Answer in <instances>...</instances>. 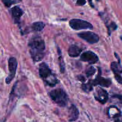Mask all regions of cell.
<instances>
[{
    "label": "cell",
    "mask_w": 122,
    "mask_h": 122,
    "mask_svg": "<svg viewBox=\"0 0 122 122\" xmlns=\"http://www.w3.org/2000/svg\"><path fill=\"white\" fill-rule=\"evenodd\" d=\"M31 58L34 62L42 60L44 57L45 45L44 41L39 36L32 37L28 44Z\"/></svg>",
    "instance_id": "cell-1"
},
{
    "label": "cell",
    "mask_w": 122,
    "mask_h": 122,
    "mask_svg": "<svg viewBox=\"0 0 122 122\" xmlns=\"http://www.w3.org/2000/svg\"><path fill=\"white\" fill-rule=\"evenodd\" d=\"M39 74L40 77L50 86H55L59 81L53 74L51 69L45 63H41L39 67Z\"/></svg>",
    "instance_id": "cell-2"
},
{
    "label": "cell",
    "mask_w": 122,
    "mask_h": 122,
    "mask_svg": "<svg viewBox=\"0 0 122 122\" xmlns=\"http://www.w3.org/2000/svg\"><path fill=\"white\" fill-rule=\"evenodd\" d=\"M50 98L59 106L64 107L67 106L68 101V97L67 93L62 89L57 88L49 93Z\"/></svg>",
    "instance_id": "cell-3"
},
{
    "label": "cell",
    "mask_w": 122,
    "mask_h": 122,
    "mask_svg": "<svg viewBox=\"0 0 122 122\" xmlns=\"http://www.w3.org/2000/svg\"><path fill=\"white\" fill-rule=\"evenodd\" d=\"M69 26L72 29L75 30L83 29H92L93 26L90 23L78 19H72L69 21Z\"/></svg>",
    "instance_id": "cell-4"
},
{
    "label": "cell",
    "mask_w": 122,
    "mask_h": 122,
    "mask_svg": "<svg viewBox=\"0 0 122 122\" xmlns=\"http://www.w3.org/2000/svg\"><path fill=\"white\" fill-rule=\"evenodd\" d=\"M8 63L9 74L7 78L6 79V82L7 84H10L15 77L17 67V61L16 58L10 57L8 60Z\"/></svg>",
    "instance_id": "cell-5"
},
{
    "label": "cell",
    "mask_w": 122,
    "mask_h": 122,
    "mask_svg": "<svg viewBox=\"0 0 122 122\" xmlns=\"http://www.w3.org/2000/svg\"><path fill=\"white\" fill-rule=\"evenodd\" d=\"M78 36L90 44L97 43L99 40V38L98 35L90 31L79 33L78 34Z\"/></svg>",
    "instance_id": "cell-6"
},
{
    "label": "cell",
    "mask_w": 122,
    "mask_h": 122,
    "mask_svg": "<svg viewBox=\"0 0 122 122\" xmlns=\"http://www.w3.org/2000/svg\"><path fill=\"white\" fill-rule=\"evenodd\" d=\"M80 60L83 61L87 62L89 64H94L99 60L98 56L91 51L84 52L80 56Z\"/></svg>",
    "instance_id": "cell-7"
},
{
    "label": "cell",
    "mask_w": 122,
    "mask_h": 122,
    "mask_svg": "<svg viewBox=\"0 0 122 122\" xmlns=\"http://www.w3.org/2000/svg\"><path fill=\"white\" fill-rule=\"evenodd\" d=\"M100 73H101L100 69L99 68V73H98L96 78L94 80H90L93 86L100 85L103 87H109L111 84V80L110 79L104 78V77H102Z\"/></svg>",
    "instance_id": "cell-8"
},
{
    "label": "cell",
    "mask_w": 122,
    "mask_h": 122,
    "mask_svg": "<svg viewBox=\"0 0 122 122\" xmlns=\"http://www.w3.org/2000/svg\"><path fill=\"white\" fill-rule=\"evenodd\" d=\"M94 97L96 100L102 104L106 103L108 100V94L106 91L101 88L97 89L96 93L94 95Z\"/></svg>",
    "instance_id": "cell-9"
},
{
    "label": "cell",
    "mask_w": 122,
    "mask_h": 122,
    "mask_svg": "<svg viewBox=\"0 0 122 122\" xmlns=\"http://www.w3.org/2000/svg\"><path fill=\"white\" fill-rule=\"evenodd\" d=\"M79 116V111L74 104L70 106L68 110V120L69 122H74L77 120Z\"/></svg>",
    "instance_id": "cell-10"
},
{
    "label": "cell",
    "mask_w": 122,
    "mask_h": 122,
    "mask_svg": "<svg viewBox=\"0 0 122 122\" xmlns=\"http://www.w3.org/2000/svg\"><path fill=\"white\" fill-rule=\"evenodd\" d=\"M11 13L12 17L14 20V23H18L20 21V17L22 16L23 14L22 10L18 6H15L11 8Z\"/></svg>",
    "instance_id": "cell-11"
},
{
    "label": "cell",
    "mask_w": 122,
    "mask_h": 122,
    "mask_svg": "<svg viewBox=\"0 0 122 122\" xmlns=\"http://www.w3.org/2000/svg\"><path fill=\"white\" fill-rule=\"evenodd\" d=\"M83 49L78 46L77 45H71L68 49V55L71 57H78L82 52Z\"/></svg>",
    "instance_id": "cell-12"
},
{
    "label": "cell",
    "mask_w": 122,
    "mask_h": 122,
    "mask_svg": "<svg viewBox=\"0 0 122 122\" xmlns=\"http://www.w3.org/2000/svg\"><path fill=\"white\" fill-rule=\"evenodd\" d=\"M111 69L113 71L114 74H118L120 75L122 73V67L120 63L113 61L111 64Z\"/></svg>",
    "instance_id": "cell-13"
},
{
    "label": "cell",
    "mask_w": 122,
    "mask_h": 122,
    "mask_svg": "<svg viewBox=\"0 0 122 122\" xmlns=\"http://www.w3.org/2000/svg\"><path fill=\"white\" fill-rule=\"evenodd\" d=\"M45 27V24L42 21L34 22L32 25V29L35 32H40L43 30Z\"/></svg>",
    "instance_id": "cell-14"
},
{
    "label": "cell",
    "mask_w": 122,
    "mask_h": 122,
    "mask_svg": "<svg viewBox=\"0 0 122 122\" xmlns=\"http://www.w3.org/2000/svg\"><path fill=\"white\" fill-rule=\"evenodd\" d=\"M57 52L59 55V66H60V70H61V73H64L65 70V63L63 62V58H62V52L61 50L59 47H57Z\"/></svg>",
    "instance_id": "cell-15"
},
{
    "label": "cell",
    "mask_w": 122,
    "mask_h": 122,
    "mask_svg": "<svg viewBox=\"0 0 122 122\" xmlns=\"http://www.w3.org/2000/svg\"><path fill=\"white\" fill-rule=\"evenodd\" d=\"M93 85H92L91 81H89L87 83H83L81 88L85 92H89L93 89Z\"/></svg>",
    "instance_id": "cell-16"
},
{
    "label": "cell",
    "mask_w": 122,
    "mask_h": 122,
    "mask_svg": "<svg viewBox=\"0 0 122 122\" xmlns=\"http://www.w3.org/2000/svg\"><path fill=\"white\" fill-rule=\"evenodd\" d=\"M96 72V70L93 66H90L87 68L86 70V75L87 77H89V76H92L94 75Z\"/></svg>",
    "instance_id": "cell-17"
},
{
    "label": "cell",
    "mask_w": 122,
    "mask_h": 122,
    "mask_svg": "<svg viewBox=\"0 0 122 122\" xmlns=\"http://www.w3.org/2000/svg\"><path fill=\"white\" fill-rule=\"evenodd\" d=\"M4 4L7 7H10L12 4L19 2L20 0H2Z\"/></svg>",
    "instance_id": "cell-18"
},
{
    "label": "cell",
    "mask_w": 122,
    "mask_h": 122,
    "mask_svg": "<svg viewBox=\"0 0 122 122\" xmlns=\"http://www.w3.org/2000/svg\"><path fill=\"white\" fill-rule=\"evenodd\" d=\"M108 27V33L109 35H110L111 31L114 30H116V29H117V25L115 24V23L112 22Z\"/></svg>",
    "instance_id": "cell-19"
},
{
    "label": "cell",
    "mask_w": 122,
    "mask_h": 122,
    "mask_svg": "<svg viewBox=\"0 0 122 122\" xmlns=\"http://www.w3.org/2000/svg\"><path fill=\"white\" fill-rule=\"evenodd\" d=\"M114 77L118 83L122 85V77L120 76V75H118V74H114Z\"/></svg>",
    "instance_id": "cell-20"
},
{
    "label": "cell",
    "mask_w": 122,
    "mask_h": 122,
    "mask_svg": "<svg viewBox=\"0 0 122 122\" xmlns=\"http://www.w3.org/2000/svg\"><path fill=\"white\" fill-rule=\"evenodd\" d=\"M86 0H77V4L78 5H84L86 4Z\"/></svg>",
    "instance_id": "cell-21"
},
{
    "label": "cell",
    "mask_w": 122,
    "mask_h": 122,
    "mask_svg": "<svg viewBox=\"0 0 122 122\" xmlns=\"http://www.w3.org/2000/svg\"><path fill=\"white\" fill-rule=\"evenodd\" d=\"M77 79L78 81H81V82H85V81H86V78H85L83 75H78V76H77Z\"/></svg>",
    "instance_id": "cell-22"
},
{
    "label": "cell",
    "mask_w": 122,
    "mask_h": 122,
    "mask_svg": "<svg viewBox=\"0 0 122 122\" xmlns=\"http://www.w3.org/2000/svg\"><path fill=\"white\" fill-rule=\"evenodd\" d=\"M115 122H122V118H120V116L118 117H116Z\"/></svg>",
    "instance_id": "cell-23"
}]
</instances>
